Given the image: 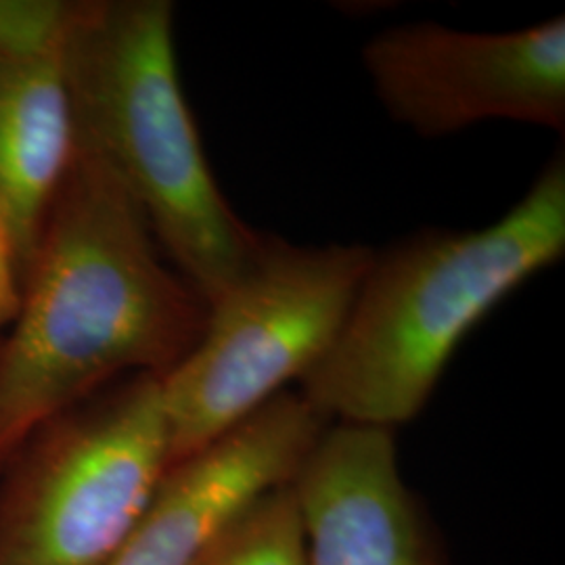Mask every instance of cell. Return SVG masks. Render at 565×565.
I'll return each instance as SVG.
<instances>
[{"label": "cell", "instance_id": "6da1fadb", "mask_svg": "<svg viewBox=\"0 0 565 565\" xmlns=\"http://www.w3.org/2000/svg\"><path fill=\"white\" fill-rule=\"evenodd\" d=\"M205 319L207 302L163 263L141 210L76 149L0 348V469L111 380L163 377Z\"/></svg>", "mask_w": 565, "mask_h": 565}, {"label": "cell", "instance_id": "7a4b0ae2", "mask_svg": "<svg viewBox=\"0 0 565 565\" xmlns=\"http://www.w3.org/2000/svg\"><path fill=\"white\" fill-rule=\"evenodd\" d=\"M565 254V158L497 223L422 231L375 252L329 354L300 382L324 419L396 429L431 398L465 338Z\"/></svg>", "mask_w": 565, "mask_h": 565}, {"label": "cell", "instance_id": "3957f363", "mask_svg": "<svg viewBox=\"0 0 565 565\" xmlns=\"http://www.w3.org/2000/svg\"><path fill=\"white\" fill-rule=\"evenodd\" d=\"M76 149L141 210L156 242L207 303L264 242L226 202L182 95L168 0H86L63 49Z\"/></svg>", "mask_w": 565, "mask_h": 565}, {"label": "cell", "instance_id": "277c9868", "mask_svg": "<svg viewBox=\"0 0 565 565\" xmlns=\"http://www.w3.org/2000/svg\"><path fill=\"white\" fill-rule=\"evenodd\" d=\"M373 256L356 243L306 247L264 235L239 279L207 303L200 340L162 377L172 465L312 373L338 342Z\"/></svg>", "mask_w": 565, "mask_h": 565}, {"label": "cell", "instance_id": "5b68a950", "mask_svg": "<svg viewBox=\"0 0 565 565\" xmlns=\"http://www.w3.org/2000/svg\"><path fill=\"white\" fill-rule=\"evenodd\" d=\"M0 499V565H107L172 467L162 377L135 375L21 448Z\"/></svg>", "mask_w": 565, "mask_h": 565}, {"label": "cell", "instance_id": "8992f818", "mask_svg": "<svg viewBox=\"0 0 565 565\" xmlns=\"http://www.w3.org/2000/svg\"><path fill=\"white\" fill-rule=\"evenodd\" d=\"M363 65L387 116L425 139L490 120L565 130L564 15L494 34L404 23L364 44Z\"/></svg>", "mask_w": 565, "mask_h": 565}, {"label": "cell", "instance_id": "52a82bcc", "mask_svg": "<svg viewBox=\"0 0 565 565\" xmlns=\"http://www.w3.org/2000/svg\"><path fill=\"white\" fill-rule=\"evenodd\" d=\"M329 424L300 392H282L172 465L107 565L198 564L247 507L294 480Z\"/></svg>", "mask_w": 565, "mask_h": 565}, {"label": "cell", "instance_id": "ba28073f", "mask_svg": "<svg viewBox=\"0 0 565 565\" xmlns=\"http://www.w3.org/2000/svg\"><path fill=\"white\" fill-rule=\"evenodd\" d=\"M291 486L308 565H446L404 484L392 429L329 425Z\"/></svg>", "mask_w": 565, "mask_h": 565}, {"label": "cell", "instance_id": "9c48e42d", "mask_svg": "<svg viewBox=\"0 0 565 565\" xmlns=\"http://www.w3.org/2000/svg\"><path fill=\"white\" fill-rule=\"evenodd\" d=\"M74 151L63 55L0 61V203L15 224L30 264Z\"/></svg>", "mask_w": 565, "mask_h": 565}, {"label": "cell", "instance_id": "30bf717a", "mask_svg": "<svg viewBox=\"0 0 565 565\" xmlns=\"http://www.w3.org/2000/svg\"><path fill=\"white\" fill-rule=\"evenodd\" d=\"M195 565H308L302 511L291 482L247 507Z\"/></svg>", "mask_w": 565, "mask_h": 565}, {"label": "cell", "instance_id": "8fae6325", "mask_svg": "<svg viewBox=\"0 0 565 565\" xmlns=\"http://www.w3.org/2000/svg\"><path fill=\"white\" fill-rule=\"evenodd\" d=\"M76 4L72 0H0V61L61 57Z\"/></svg>", "mask_w": 565, "mask_h": 565}, {"label": "cell", "instance_id": "7c38bea8", "mask_svg": "<svg viewBox=\"0 0 565 565\" xmlns=\"http://www.w3.org/2000/svg\"><path fill=\"white\" fill-rule=\"evenodd\" d=\"M28 270L30 260L15 224L0 203V329L11 327L20 315Z\"/></svg>", "mask_w": 565, "mask_h": 565}]
</instances>
